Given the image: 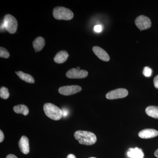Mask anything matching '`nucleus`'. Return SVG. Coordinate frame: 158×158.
Instances as JSON below:
<instances>
[{
    "mask_svg": "<svg viewBox=\"0 0 158 158\" xmlns=\"http://www.w3.org/2000/svg\"><path fill=\"white\" fill-rule=\"evenodd\" d=\"M152 69L149 67L146 66L144 67V69L143 71V74L144 76L146 77H150L151 76L152 74Z\"/></svg>",
    "mask_w": 158,
    "mask_h": 158,
    "instance_id": "obj_20",
    "label": "nucleus"
},
{
    "mask_svg": "<svg viewBox=\"0 0 158 158\" xmlns=\"http://www.w3.org/2000/svg\"><path fill=\"white\" fill-rule=\"evenodd\" d=\"M67 158H77L73 154H70L68 156H67Z\"/></svg>",
    "mask_w": 158,
    "mask_h": 158,
    "instance_id": "obj_25",
    "label": "nucleus"
},
{
    "mask_svg": "<svg viewBox=\"0 0 158 158\" xmlns=\"http://www.w3.org/2000/svg\"><path fill=\"white\" fill-rule=\"evenodd\" d=\"M128 156L130 158H144V154L141 148H130L127 152Z\"/></svg>",
    "mask_w": 158,
    "mask_h": 158,
    "instance_id": "obj_12",
    "label": "nucleus"
},
{
    "mask_svg": "<svg viewBox=\"0 0 158 158\" xmlns=\"http://www.w3.org/2000/svg\"><path fill=\"white\" fill-rule=\"evenodd\" d=\"M77 69H78V70H81V69H80V67H77Z\"/></svg>",
    "mask_w": 158,
    "mask_h": 158,
    "instance_id": "obj_27",
    "label": "nucleus"
},
{
    "mask_svg": "<svg viewBox=\"0 0 158 158\" xmlns=\"http://www.w3.org/2000/svg\"><path fill=\"white\" fill-rule=\"evenodd\" d=\"M44 110L46 115L51 119L59 120L62 118V110L53 104L45 103L44 106Z\"/></svg>",
    "mask_w": 158,
    "mask_h": 158,
    "instance_id": "obj_2",
    "label": "nucleus"
},
{
    "mask_svg": "<svg viewBox=\"0 0 158 158\" xmlns=\"http://www.w3.org/2000/svg\"><path fill=\"white\" fill-rule=\"evenodd\" d=\"M158 135V131L153 129H145L138 133V136L143 139H149Z\"/></svg>",
    "mask_w": 158,
    "mask_h": 158,
    "instance_id": "obj_9",
    "label": "nucleus"
},
{
    "mask_svg": "<svg viewBox=\"0 0 158 158\" xmlns=\"http://www.w3.org/2000/svg\"><path fill=\"white\" fill-rule=\"evenodd\" d=\"M4 25L6 31L10 34H14L17 30L18 22L16 19L10 14H7L4 17Z\"/></svg>",
    "mask_w": 158,
    "mask_h": 158,
    "instance_id": "obj_4",
    "label": "nucleus"
},
{
    "mask_svg": "<svg viewBox=\"0 0 158 158\" xmlns=\"http://www.w3.org/2000/svg\"><path fill=\"white\" fill-rule=\"evenodd\" d=\"M135 23L141 31L149 28L152 25L151 21L149 18L143 15L137 17L135 20Z\"/></svg>",
    "mask_w": 158,
    "mask_h": 158,
    "instance_id": "obj_6",
    "label": "nucleus"
},
{
    "mask_svg": "<svg viewBox=\"0 0 158 158\" xmlns=\"http://www.w3.org/2000/svg\"><path fill=\"white\" fill-rule=\"evenodd\" d=\"M15 73L20 78L27 83L34 84L35 82L34 77L29 74L24 73L22 71L15 72Z\"/></svg>",
    "mask_w": 158,
    "mask_h": 158,
    "instance_id": "obj_15",
    "label": "nucleus"
},
{
    "mask_svg": "<svg viewBox=\"0 0 158 158\" xmlns=\"http://www.w3.org/2000/svg\"><path fill=\"white\" fill-rule=\"evenodd\" d=\"M128 92L124 88H118L112 90L106 94V98L108 99L113 100L124 98L127 96Z\"/></svg>",
    "mask_w": 158,
    "mask_h": 158,
    "instance_id": "obj_5",
    "label": "nucleus"
},
{
    "mask_svg": "<svg viewBox=\"0 0 158 158\" xmlns=\"http://www.w3.org/2000/svg\"><path fill=\"white\" fill-rule=\"evenodd\" d=\"M45 44V40L42 37H37L34 40L33 42V45L35 52L41 51L44 47Z\"/></svg>",
    "mask_w": 158,
    "mask_h": 158,
    "instance_id": "obj_14",
    "label": "nucleus"
},
{
    "mask_svg": "<svg viewBox=\"0 0 158 158\" xmlns=\"http://www.w3.org/2000/svg\"><path fill=\"white\" fill-rule=\"evenodd\" d=\"M87 71L78 70L77 69L73 68L69 69L66 73V76L70 79H82L88 76Z\"/></svg>",
    "mask_w": 158,
    "mask_h": 158,
    "instance_id": "obj_8",
    "label": "nucleus"
},
{
    "mask_svg": "<svg viewBox=\"0 0 158 158\" xmlns=\"http://www.w3.org/2000/svg\"><path fill=\"white\" fill-rule=\"evenodd\" d=\"M154 155L157 158H158V149L154 153Z\"/></svg>",
    "mask_w": 158,
    "mask_h": 158,
    "instance_id": "obj_26",
    "label": "nucleus"
},
{
    "mask_svg": "<svg viewBox=\"0 0 158 158\" xmlns=\"http://www.w3.org/2000/svg\"><path fill=\"white\" fill-rule=\"evenodd\" d=\"M94 31L97 33H100L102 30V27L100 25H97L94 27Z\"/></svg>",
    "mask_w": 158,
    "mask_h": 158,
    "instance_id": "obj_21",
    "label": "nucleus"
},
{
    "mask_svg": "<svg viewBox=\"0 0 158 158\" xmlns=\"http://www.w3.org/2000/svg\"><path fill=\"white\" fill-rule=\"evenodd\" d=\"M19 146L23 153L28 154L30 152L29 139L26 136H23L21 137L19 142Z\"/></svg>",
    "mask_w": 158,
    "mask_h": 158,
    "instance_id": "obj_11",
    "label": "nucleus"
},
{
    "mask_svg": "<svg viewBox=\"0 0 158 158\" xmlns=\"http://www.w3.org/2000/svg\"><path fill=\"white\" fill-rule=\"evenodd\" d=\"M13 110L18 114H22L24 116H27L29 113V110L27 107L25 105H19L15 106Z\"/></svg>",
    "mask_w": 158,
    "mask_h": 158,
    "instance_id": "obj_16",
    "label": "nucleus"
},
{
    "mask_svg": "<svg viewBox=\"0 0 158 158\" xmlns=\"http://www.w3.org/2000/svg\"><path fill=\"white\" fill-rule=\"evenodd\" d=\"M69 55L66 51H61L59 52L54 57V60L58 64L64 63L68 59Z\"/></svg>",
    "mask_w": 158,
    "mask_h": 158,
    "instance_id": "obj_13",
    "label": "nucleus"
},
{
    "mask_svg": "<svg viewBox=\"0 0 158 158\" xmlns=\"http://www.w3.org/2000/svg\"><path fill=\"white\" fill-rule=\"evenodd\" d=\"M95 158V157H90V158Z\"/></svg>",
    "mask_w": 158,
    "mask_h": 158,
    "instance_id": "obj_28",
    "label": "nucleus"
},
{
    "mask_svg": "<svg viewBox=\"0 0 158 158\" xmlns=\"http://www.w3.org/2000/svg\"><path fill=\"white\" fill-rule=\"evenodd\" d=\"M154 85L155 87L157 89H158V75L155 77L153 80Z\"/></svg>",
    "mask_w": 158,
    "mask_h": 158,
    "instance_id": "obj_22",
    "label": "nucleus"
},
{
    "mask_svg": "<svg viewBox=\"0 0 158 158\" xmlns=\"http://www.w3.org/2000/svg\"><path fill=\"white\" fill-rule=\"evenodd\" d=\"M9 93L8 88L5 87H1L0 89V97L4 99H7L9 97Z\"/></svg>",
    "mask_w": 158,
    "mask_h": 158,
    "instance_id": "obj_18",
    "label": "nucleus"
},
{
    "mask_svg": "<svg viewBox=\"0 0 158 158\" xmlns=\"http://www.w3.org/2000/svg\"><path fill=\"white\" fill-rule=\"evenodd\" d=\"M145 112L148 116L153 118H158V107L149 106L146 108Z\"/></svg>",
    "mask_w": 158,
    "mask_h": 158,
    "instance_id": "obj_17",
    "label": "nucleus"
},
{
    "mask_svg": "<svg viewBox=\"0 0 158 158\" xmlns=\"http://www.w3.org/2000/svg\"><path fill=\"white\" fill-rule=\"evenodd\" d=\"M6 158H18L15 155L13 154H9L7 156Z\"/></svg>",
    "mask_w": 158,
    "mask_h": 158,
    "instance_id": "obj_24",
    "label": "nucleus"
},
{
    "mask_svg": "<svg viewBox=\"0 0 158 158\" xmlns=\"http://www.w3.org/2000/svg\"><path fill=\"white\" fill-rule=\"evenodd\" d=\"M10 56V53L6 49L1 47L0 48V57L1 58L8 59Z\"/></svg>",
    "mask_w": 158,
    "mask_h": 158,
    "instance_id": "obj_19",
    "label": "nucleus"
},
{
    "mask_svg": "<svg viewBox=\"0 0 158 158\" xmlns=\"http://www.w3.org/2000/svg\"><path fill=\"white\" fill-rule=\"evenodd\" d=\"M4 135L2 130L0 131V142H2L4 139Z\"/></svg>",
    "mask_w": 158,
    "mask_h": 158,
    "instance_id": "obj_23",
    "label": "nucleus"
},
{
    "mask_svg": "<svg viewBox=\"0 0 158 158\" xmlns=\"http://www.w3.org/2000/svg\"><path fill=\"white\" fill-rule=\"evenodd\" d=\"M74 137L80 144L86 145H93L97 140L95 134L87 131H77L74 133Z\"/></svg>",
    "mask_w": 158,
    "mask_h": 158,
    "instance_id": "obj_1",
    "label": "nucleus"
},
{
    "mask_svg": "<svg viewBox=\"0 0 158 158\" xmlns=\"http://www.w3.org/2000/svg\"><path fill=\"white\" fill-rule=\"evenodd\" d=\"M82 90V88L78 85H70V86H63L59 89V92L62 95H73L78 93Z\"/></svg>",
    "mask_w": 158,
    "mask_h": 158,
    "instance_id": "obj_7",
    "label": "nucleus"
},
{
    "mask_svg": "<svg viewBox=\"0 0 158 158\" xmlns=\"http://www.w3.org/2000/svg\"><path fill=\"white\" fill-rule=\"evenodd\" d=\"M54 17L58 20H69L73 18V12L70 9L63 7H57L53 11Z\"/></svg>",
    "mask_w": 158,
    "mask_h": 158,
    "instance_id": "obj_3",
    "label": "nucleus"
},
{
    "mask_svg": "<svg viewBox=\"0 0 158 158\" xmlns=\"http://www.w3.org/2000/svg\"><path fill=\"white\" fill-rule=\"evenodd\" d=\"M92 50L94 53L101 60L106 62H108L110 60V57L109 55L101 48L98 46H94L92 48Z\"/></svg>",
    "mask_w": 158,
    "mask_h": 158,
    "instance_id": "obj_10",
    "label": "nucleus"
}]
</instances>
